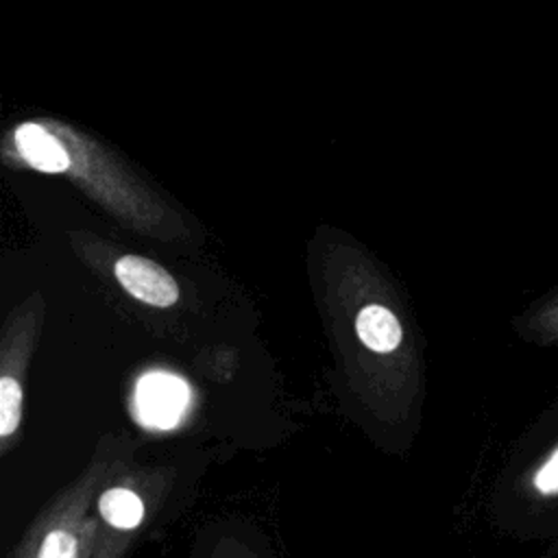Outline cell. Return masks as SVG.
<instances>
[{"instance_id": "cell-1", "label": "cell", "mask_w": 558, "mask_h": 558, "mask_svg": "<svg viewBox=\"0 0 558 558\" xmlns=\"http://www.w3.org/2000/svg\"><path fill=\"white\" fill-rule=\"evenodd\" d=\"M2 166L20 177L68 183L120 225L159 240L192 238L181 207L118 146L57 113H26L4 124Z\"/></svg>"}, {"instance_id": "cell-8", "label": "cell", "mask_w": 558, "mask_h": 558, "mask_svg": "<svg viewBox=\"0 0 558 558\" xmlns=\"http://www.w3.org/2000/svg\"><path fill=\"white\" fill-rule=\"evenodd\" d=\"M523 338L536 344H558V290L541 299L519 318Z\"/></svg>"}, {"instance_id": "cell-4", "label": "cell", "mask_w": 558, "mask_h": 558, "mask_svg": "<svg viewBox=\"0 0 558 558\" xmlns=\"http://www.w3.org/2000/svg\"><path fill=\"white\" fill-rule=\"evenodd\" d=\"M89 497L78 495L68 501L33 538V549L24 558H83V543L87 541V519L83 517Z\"/></svg>"}, {"instance_id": "cell-6", "label": "cell", "mask_w": 558, "mask_h": 558, "mask_svg": "<svg viewBox=\"0 0 558 558\" xmlns=\"http://www.w3.org/2000/svg\"><path fill=\"white\" fill-rule=\"evenodd\" d=\"M355 333L373 353H392L401 347L403 327L399 318L384 305H364L355 316Z\"/></svg>"}, {"instance_id": "cell-7", "label": "cell", "mask_w": 558, "mask_h": 558, "mask_svg": "<svg viewBox=\"0 0 558 558\" xmlns=\"http://www.w3.org/2000/svg\"><path fill=\"white\" fill-rule=\"evenodd\" d=\"M98 514L113 530H133L144 519V501L137 493L124 486H111L102 490L98 499Z\"/></svg>"}, {"instance_id": "cell-5", "label": "cell", "mask_w": 558, "mask_h": 558, "mask_svg": "<svg viewBox=\"0 0 558 558\" xmlns=\"http://www.w3.org/2000/svg\"><path fill=\"white\" fill-rule=\"evenodd\" d=\"M187 403V388L172 375H148L137 386L140 414L148 425H174Z\"/></svg>"}, {"instance_id": "cell-2", "label": "cell", "mask_w": 558, "mask_h": 558, "mask_svg": "<svg viewBox=\"0 0 558 558\" xmlns=\"http://www.w3.org/2000/svg\"><path fill=\"white\" fill-rule=\"evenodd\" d=\"M541 442L517 477L525 512L541 521V536L558 532V405L541 418Z\"/></svg>"}, {"instance_id": "cell-3", "label": "cell", "mask_w": 558, "mask_h": 558, "mask_svg": "<svg viewBox=\"0 0 558 558\" xmlns=\"http://www.w3.org/2000/svg\"><path fill=\"white\" fill-rule=\"evenodd\" d=\"M113 275L124 292L146 305L170 307L179 301V283L174 277L148 257L122 253L113 264Z\"/></svg>"}]
</instances>
